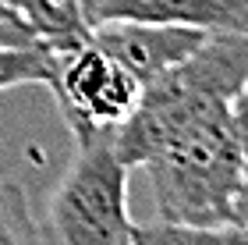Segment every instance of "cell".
Here are the masks:
<instances>
[{"label": "cell", "instance_id": "1", "mask_svg": "<svg viewBox=\"0 0 248 245\" xmlns=\"http://www.w3.org/2000/svg\"><path fill=\"white\" fill-rule=\"evenodd\" d=\"M139 167H145L153 181L160 224L202 228L217 242H248V231L234 217L245 174L234 107L177 125L153 142Z\"/></svg>", "mask_w": 248, "mask_h": 245}, {"label": "cell", "instance_id": "2", "mask_svg": "<svg viewBox=\"0 0 248 245\" xmlns=\"http://www.w3.org/2000/svg\"><path fill=\"white\" fill-rule=\"evenodd\" d=\"M117 128L75 135V160L50 196L43 238L67 245H139V224L128 213V171L114 149Z\"/></svg>", "mask_w": 248, "mask_h": 245}, {"label": "cell", "instance_id": "3", "mask_svg": "<svg viewBox=\"0 0 248 245\" xmlns=\"http://www.w3.org/2000/svg\"><path fill=\"white\" fill-rule=\"evenodd\" d=\"M46 89L75 135L124 125L142 96L139 79L89 36L53 50V75Z\"/></svg>", "mask_w": 248, "mask_h": 245}, {"label": "cell", "instance_id": "4", "mask_svg": "<svg viewBox=\"0 0 248 245\" xmlns=\"http://www.w3.org/2000/svg\"><path fill=\"white\" fill-rule=\"evenodd\" d=\"M209 32L195 25H160V21H99L89 29V39L103 47L117 64H124L139 85L145 89L153 79L181 64L206 43Z\"/></svg>", "mask_w": 248, "mask_h": 245}, {"label": "cell", "instance_id": "5", "mask_svg": "<svg viewBox=\"0 0 248 245\" xmlns=\"http://www.w3.org/2000/svg\"><path fill=\"white\" fill-rule=\"evenodd\" d=\"M89 29L99 21H160L206 32H248V0H82Z\"/></svg>", "mask_w": 248, "mask_h": 245}, {"label": "cell", "instance_id": "6", "mask_svg": "<svg viewBox=\"0 0 248 245\" xmlns=\"http://www.w3.org/2000/svg\"><path fill=\"white\" fill-rule=\"evenodd\" d=\"M21 21L39 43L61 50L89 36V21L82 15V0H18Z\"/></svg>", "mask_w": 248, "mask_h": 245}, {"label": "cell", "instance_id": "7", "mask_svg": "<svg viewBox=\"0 0 248 245\" xmlns=\"http://www.w3.org/2000/svg\"><path fill=\"white\" fill-rule=\"evenodd\" d=\"M53 75V50L46 43L0 47V93L18 85H46Z\"/></svg>", "mask_w": 248, "mask_h": 245}, {"label": "cell", "instance_id": "8", "mask_svg": "<svg viewBox=\"0 0 248 245\" xmlns=\"http://www.w3.org/2000/svg\"><path fill=\"white\" fill-rule=\"evenodd\" d=\"M43 231L32 217L29 196L18 181L0 178V242H39Z\"/></svg>", "mask_w": 248, "mask_h": 245}, {"label": "cell", "instance_id": "9", "mask_svg": "<svg viewBox=\"0 0 248 245\" xmlns=\"http://www.w3.org/2000/svg\"><path fill=\"white\" fill-rule=\"evenodd\" d=\"M25 43H39L32 36L29 29L21 25H7V21H0V47H25Z\"/></svg>", "mask_w": 248, "mask_h": 245}, {"label": "cell", "instance_id": "10", "mask_svg": "<svg viewBox=\"0 0 248 245\" xmlns=\"http://www.w3.org/2000/svg\"><path fill=\"white\" fill-rule=\"evenodd\" d=\"M0 21H7V25H21V29H29L25 21H21V4H18V0H0Z\"/></svg>", "mask_w": 248, "mask_h": 245}]
</instances>
